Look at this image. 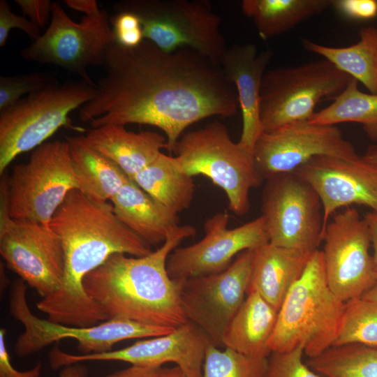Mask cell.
<instances>
[{"mask_svg": "<svg viewBox=\"0 0 377 377\" xmlns=\"http://www.w3.org/2000/svg\"><path fill=\"white\" fill-rule=\"evenodd\" d=\"M103 67L94 97L79 109L80 120L92 128L158 127L170 154L190 125L213 116L232 117L239 107L221 66L189 47L168 52L146 39L131 48L114 42Z\"/></svg>", "mask_w": 377, "mask_h": 377, "instance_id": "obj_1", "label": "cell"}, {"mask_svg": "<svg viewBox=\"0 0 377 377\" xmlns=\"http://www.w3.org/2000/svg\"><path fill=\"white\" fill-rule=\"evenodd\" d=\"M49 226L62 242L64 275L60 288L42 298L37 308L49 321L65 325L90 327L105 321V314L85 292V276L113 254L142 257L153 251L151 245L117 218L112 204L93 200L77 188L68 193Z\"/></svg>", "mask_w": 377, "mask_h": 377, "instance_id": "obj_2", "label": "cell"}, {"mask_svg": "<svg viewBox=\"0 0 377 377\" xmlns=\"http://www.w3.org/2000/svg\"><path fill=\"white\" fill-rule=\"evenodd\" d=\"M195 228L178 231L151 253L135 257L115 253L83 281L85 292L108 319H127L141 324L177 328L187 320L179 298L181 280L169 276V255Z\"/></svg>", "mask_w": 377, "mask_h": 377, "instance_id": "obj_3", "label": "cell"}, {"mask_svg": "<svg viewBox=\"0 0 377 377\" xmlns=\"http://www.w3.org/2000/svg\"><path fill=\"white\" fill-rule=\"evenodd\" d=\"M345 308L329 287L323 254L318 249L279 309L269 349L286 352L302 344L309 358L320 355L337 339Z\"/></svg>", "mask_w": 377, "mask_h": 377, "instance_id": "obj_4", "label": "cell"}, {"mask_svg": "<svg viewBox=\"0 0 377 377\" xmlns=\"http://www.w3.org/2000/svg\"><path fill=\"white\" fill-rule=\"evenodd\" d=\"M174 161L185 174L203 175L223 190L231 212L237 216L250 209L249 193L264 179L255 163L253 150L232 140L219 121L186 133L176 144Z\"/></svg>", "mask_w": 377, "mask_h": 377, "instance_id": "obj_5", "label": "cell"}, {"mask_svg": "<svg viewBox=\"0 0 377 377\" xmlns=\"http://www.w3.org/2000/svg\"><path fill=\"white\" fill-rule=\"evenodd\" d=\"M84 80L57 79L0 111V174L20 154L34 150L59 128L68 125L70 113L94 96Z\"/></svg>", "mask_w": 377, "mask_h": 377, "instance_id": "obj_6", "label": "cell"}, {"mask_svg": "<svg viewBox=\"0 0 377 377\" xmlns=\"http://www.w3.org/2000/svg\"><path fill=\"white\" fill-rule=\"evenodd\" d=\"M115 13L129 12L140 20L145 39L165 52L193 49L220 65L228 47L221 18L207 0H123Z\"/></svg>", "mask_w": 377, "mask_h": 377, "instance_id": "obj_7", "label": "cell"}, {"mask_svg": "<svg viewBox=\"0 0 377 377\" xmlns=\"http://www.w3.org/2000/svg\"><path fill=\"white\" fill-rule=\"evenodd\" d=\"M351 78L325 59L266 71L259 101L262 132L310 121L316 106L336 98Z\"/></svg>", "mask_w": 377, "mask_h": 377, "instance_id": "obj_8", "label": "cell"}, {"mask_svg": "<svg viewBox=\"0 0 377 377\" xmlns=\"http://www.w3.org/2000/svg\"><path fill=\"white\" fill-rule=\"evenodd\" d=\"M79 189L67 140L47 141L8 177L10 217L49 224L68 193Z\"/></svg>", "mask_w": 377, "mask_h": 377, "instance_id": "obj_9", "label": "cell"}, {"mask_svg": "<svg viewBox=\"0 0 377 377\" xmlns=\"http://www.w3.org/2000/svg\"><path fill=\"white\" fill-rule=\"evenodd\" d=\"M0 253L7 267L42 298L61 286L65 268L59 236L49 224L15 219L8 208V177L1 182Z\"/></svg>", "mask_w": 377, "mask_h": 377, "instance_id": "obj_10", "label": "cell"}, {"mask_svg": "<svg viewBox=\"0 0 377 377\" xmlns=\"http://www.w3.org/2000/svg\"><path fill=\"white\" fill-rule=\"evenodd\" d=\"M115 42L108 13L98 12L74 22L59 2L53 1L46 31L20 51L28 61L52 64L79 75L96 87L87 69L103 66L108 47Z\"/></svg>", "mask_w": 377, "mask_h": 377, "instance_id": "obj_11", "label": "cell"}, {"mask_svg": "<svg viewBox=\"0 0 377 377\" xmlns=\"http://www.w3.org/2000/svg\"><path fill=\"white\" fill-rule=\"evenodd\" d=\"M27 286L20 279L13 285L10 311L24 326L15 350L28 355L63 339L77 340L82 355L110 351L112 346L131 339H144L165 335L175 328L148 325L127 319L112 318L90 327L65 325L40 319L30 311L26 297Z\"/></svg>", "mask_w": 377, "mask_h": 377, "instance_id": "obj_12", "label": "cell"}, {"mask_svg": "<svg viewBox=\"0 0 377 377\" xmlns=\"http://www.w3.org/2000/svg\"><path fill=\"white\" fill-rule=\"evenodd\" d=\"M322 203L313 188L295 172L266 179L261 200L272 245L313 252L323 241Z\"/></svg>", "mask_w": 377, "mask_h": 377, "instance_id": "obj_13", "label": "cell"}, {"mask_svg": "<svg viewBox=\"0 0 377 377\" xmlns=\"http://www.w3.org/2000/svg\"><path fill=\"white\" fill-rule=\"evenodd\" d=\"M255 250L239 253L223 272L181 280L179 298L186 320L218 348H224L225 330L246 298Z\"/></svg>", "mask_w": 377, "mask_h": 377, "instance_id": "obj_14", "label": "cell"}, {"mask_svg": "<svg viewBox=\"0 0 377 377\" xmlns=\"http://www.w3.org/2000/svg\"><path fill=\"white\" fill-rule=\"evenodd\" d=\"M322 250L329 287L341 301L360 297L377 282L369 230L355 208L334 213L324 234Z\"/></svg>", "mask_w": 377, "mask_h": 377, "instance_id": "obj_15", "label": "cell"}, {"mask_svg": "<svg viewBox=\"0 0 377 377\" xmlns=\"http://www.w3.org/2000/svg\"><path fill=\"white\" fill-rule=\"evenodd\" d=\"M253 155L264 181L279 174L293 172L318 156L359 157L337 126L310 121L263 131L254 145Z\"/></svg>", "mask_w": 377, "mask_h": 377, "instance_id": "obj_16", "label": "cell"}, {"mask_svg": "<svg viewBox=\"0 0 377 377\" xmlns=\"http://www.w3.org/2000/svg\"><path fill=\"white\" fill-rule=\"evenodd\" d=\"M229 216L214 214L204 223L205 236L197 243L175 249L167 260V271L172 279L184 280L223 272L232 259L246 249L269 243L263 218L228 228Z\"/></svg>", "mask_w": 377, "mask_h": 377, "instance_id": "obj_17", "label": "cell"}, {"mask_svg": "<svg viewBox=\"0 0 377 377\" xmlns=\"http://www.w3.org/2000/svg\"><path fill=\"white\" fill-rule=\"evenodd\" d=\"M207 336L195 324L186 321L165 335L136 341L122 349L99 353L73 355L57 347L49 355L51 368L57 369L87 361H121L132 366L160 368L174 362L186 377H202Z\"/></svg>", "mask_w": 377, "mask_h": 377, "instance_id": "obj_18", "label": "cell"}, {"mask_svg": "<svg viewBox=\"0 0 377 377\" xmlns=\"http://www.w3.org/2000/svg\"><path fill=\"white\" fill-rule=\"evenodd\" d=\"M294 172L307 182L320 198L323 239L330 219L339 208L360 205L377 213V166L362 157L318 156Z\"/></svg>", "mask_w": 377, "mask_h": 377, "instance_id": "obj_19", "label": "cell"}, {"mask_svg": "<svg viewBox=\"0 0 377 377\" xmlns=\"http://www.w3.org/2000/svg\"><path fill=\"white\" fill-rule=\"evenodd\" d=\"M273 52H258L252 43L237 44L227 49L220 66L226 78L234 85L242 117L239 142L253 150L262 133L259 101L262 80Z\"/></svg>", "mask_w": 377, "mask_h": 377, "instance_id": "obj_20", "label": "cell"}, {"mask_svg": "<svg viewBox=\"0 0 377 377\" xmlns=\"http://www.w3.org/2000/svg\"><path fill=\"white\" fill-rule=\"evenodd\" d=\"M84 138L90 147L115 163L131 179L167 147L166 138L158 133H135L119 124L92 128Z\"/></svg>", "mask_w": 377, "mask_h": 377, "instance_id": "obj_21", "label": "cell"}, {"mask_svg": "<svg viewBox=\"0 0 377 377\" xmlns=\"http://www.w3.org/2000/svg\"><path fill=\"white\" fill-rule=\"evenodd\" d=\"M110 201L117 218L151 246L164 243L181 226L177 214L131 179Z\"/></svg>", "mask_w": 377, "mask_h": 377, "instance_id": "obj_22", "label": "cell"}, {"mask_svg": "<svg viewBox=\"0 0 377 377\" xmlns=\"http://www.w3.org/2000/svg\"><path fill=\"white\" fill-rule=\"evenodd\" d=\"M313 252L276 246L269 243L256 249L248 290H256L279 311Z\"/></svg>", "mask_w": 377, "mask_h": 377, "instance_id": "obj_23", "label": "cell"}, {"mask_svg": "<svg viewBox=\"0 0 377 377\" xmlns=\"http://www.w3.org/2000/svg\"><path fill=\"white\" fill-rule=\"evenodd\" d=\"M278 311L256 290H248L244 302L225 330L224 348L256 358H267L271 354L268 343Z\"/></svg>", "mask_w": 377, "mask_h": 377, "instance_id": "obj_24", "label": "cell"}, {"mask_svg": "<svg viewBox=\"0 0 377 377\" xmlns=\"http://www.w3.org/2000/svg\"><path fill=\"white\" fill-rule=\"evenodd\" d=\"M79 190L96 202L111 200L129 179L112 161L85 140L84 135L67 137Z\"/></svg>", "mask_w": 377, "mask_h": 377, "instance_id": "obj_25", "label": "cell"}, {"mask_svg": "<svg viewBox=\"0 0 377 377\" xmlns=\"http://www.w3.org/2000/svg\"><path fill=\"white\" fill-rule=\"evenodd\" d=\"M303 47L327 60L348 75L360 82L371 94H377V29L367 27L360 31V40L347 47H330L309 38Z\"/></svg>", "mask_w": 377, "mask_h": 377, "instance_id": "obj_26", "label": "cell"}, {"mask_svg": "<svg viewBox=\"0 0 377 377\" xmlns=\"http://www.w3.org/2000/svg\"><path fill=\"white\" fill-rule=\"evenodd\" d=\"M332 0H244L243 13L265 40L286 33L332 7Z\"/></svg>", "mask_w": 377, "mask_h": 377, "instance_id": "obj_27", "label": "cell"}, {"mask_svg": "<svg viewBox=\"0 0 377 377\" xmlns=\"http://www.w3.org/2000/svg\"><path fill=\"white\" fill-rule=\"evenodd\" d=\"M132 180L175 214L191 204L195 191L193 179L177 167L171 155L161 152Z\"/></svg>", "mask_w": 377, "mask_h": 377, "instance_id": "obj_28", "label": "cell"}, {"mask_svg": "<svg viewBox=\"0 0 377 377\" xmlns=\"http://www.w3.org/2000/svg\"><path fill=\"white\" fill-rule=\"evenodd\" d=\"M318 124H360L367 136L377 142V94H367L351 78L346 89L327 107L315 112L310 120Z\"/></svg>", "mask_w": 377, "mask_h": 377, "instance_id": "obj_29", "label": "cell"}, {"mask_svg": "<svg viewBox=\"0 0 377 377\" xmlns=\"http://www.w3.org/2000/svg\"><path fill=\"white\" fill-rule=\"evenodd\" d=\"M306 364L326 377H377V348L361 344L332 346Z\"/></svg>", "mask_w": 377, "mask_h": 377, "instance_id": "obj_30", "label": "cell"}, {"mask_svg": "<svg viewBox=\"0 0 377 377\" xmlns=\"http://www.w3.org/2000/svg\"><path fill=\"white\" fill-rule=\"evenodd\" d=\"M352 343L377 348V302L361 297L346 302L341 327L332 346Z\"/></svg>", "mask_w": 377, "mask_h": 377, "instance_id": "obj_31", "label": "cell"}, {"mask_svg": "<svg viewBox=\"0 0 377 377\" xmlns=\"http://www.w3.org/2000/svg\"><path fill=\"white\" fill-rule=\"evenodd\" d=\"M267 358H256L210 343L207 347L202 377H264Z\"/></svg>", "mask_w": 377, "mask_h": 377, "instance_id": "obj_32", "label": "cell"}, {"mask_svg": "<svg viewBox=\"0 0 377 377\" xmlns=\"http://www.w3.org/2000/svg\"><path fill=\"white\" fill-rule=\"evenodd\" d=\"M56 79L52 72H34L0 76V111L49 84Z\"/></svg>", "mask_w": 377, "mask_h": 377, "instance_id": "obj_33", "label": "cell"}, {"mask_svg": "<svg viewBox=\"0 0 377 377\" xmlns=\"http://www.w3.org/2000/svg\"><path fill=\"white\" fill-rule=\"evenodd\" d=\"M304 346L286 352H272L264 377H320L303 362Z\"/></svg>", "mask_w": 377, "mask_h": 377, "instance_id": "obj_34", "label": "cell"}, {"mask_svg": "<svg viewBox=\"0 0 377 377\" xmlns=\"http://www.w3.org/2000/svg\"><path fill=\"white\" fill-rule=\"evenodd\" d=\"M115 42L125 47H134L144 40L139 18L129 12L116 13L110 18Z\"/></svg>", "mask_w": 377, "mask_h": 377, "instance_id": "obj_35", "label": "cell"}, {"mask_svg": "<svg viewBox=\"0 0 377 377\" xmlns=\"http://www.w3.org/2000/svg\"><path fill=\"white\" fill-rule=\"evenodd\" d=\"M13 29H20L34 40L40 36V28L24 16L13 13L11 7L6 0L0 1V47L7 42L9 33Z\"/></svg>", "mask_w": 377, "mask_h": 377, "instance_id": "obj_36", "label": "cell"}, {"mask_svg": "<svg viewBox=\"0 0 377 377\" xmlns=\"http://www.w3.org/2000/svg\"><path fill=\"white\" fill-rule=\"evenodd\" d=\"M332 7L349 18L368 20L377 15L376 0H332Z\"/></svg>", "mask_w": 377, "mask_h": 377, "instance_id": "obj_37", "label": "cell"}, {"mask_svg": "<svg viewBox=\"0 0 377 377\" xmlns=\"http://www.w3.org/2000/svg\"><path fill=\"white\" fill-rule=\"evenodd\" d=\"M23 16L28 17L40 29L44 27L52 17V2L50 0H15Z\"/></svg>", "mask_w": 377, "mask_h": 377, "instance_id": "obj_38", "label": "cell"}, {"mask_svg": "<svg viewBox=\"0 0 377 377\" xmlns=\"http://www.w3.org/2000/svg\"><path fill=\"white\" fill-rule=\"evenodd\" d=\"M6 330H0V377H39L42 365L38 363L33 369L19 371L11 364L10 355L5 343Z\"/></svg>", "mask_w": 377, "mask_h": 377, "instance_id": "obj_39", "label": "cell"}, {"mask_svg": "<svg viewBox=\"0 0 377 377\" xmlns=\"http://www.w3.org/2000/svg\"><path fill=\"white\" fill-rule=\"evenodd\" d=\"M160 369L131 366L105 377H160Z\"/></svg>", "mask_w": 377, "mask_h": 377, "instance_id": "obj_40", "label": "cell"}, {"mask_svg": "<svg viewBox=\"0 0 377 377\" xmlns=\"http://www.w3.org/2000/svg\"><path fill=\"white\" fill-rule=\"evenodd\" d=\"M66 4L73 10L86 15L98 12L101 9L96 0H66Z\"/></svg>", "mask_w": 377, "mask_h": 377, "instance_id": "obj_41", "label": "cell"}, {"mask_svg": "<svg viewBox=\"0 0 377 377\" xmlns=\"http://www.w3.org/2000/svg\"><path fill=\"white\" fill-rule=\"evenodd\" d=\"M364 219H365L371 238V243L374 249L373 258L377 272V213L369 212L367 213Z\"/></svg>", "mask_w": 377, "mask_h": 377, "instance_id": "obj_42", "label": "cell"}, {"mask_svg": "<svg viewBox=\"0 0 377 377\" xmlns=\"http://www.w3.org/2000/svg\"><path fill=\"white\" fill-rule=\"evenodd\" d=\"M88 371L87 367L80 363L73 364L61 371L59 377H87Z\"/></svg>", "mask_w": 377, "mask_h": 377, "instance_id": "obj_43", "label": "cell"}, {"mask_svg": "<svg viewBox=\"0 0 377 377\" xmlns=\"http://www.w3.org/2000/svg\"><path fill=\"white\" fill-rule=\"evenodd\" d=\"M160 377H186L177 366L160 369Z\"/></svg>", "mask_w": 377, "mask_h": 377, "instance_id": "obj_44", "label": "cell"}, {"mask_svg": "<svg viewBox=\"0 0 377 377\" xmlns=\"http://www.w3.org/2000/svg\"><path fill=\"white\" fill-rule=\"evenodd\" d=\"M362 158L366 162L377 166V145L369 147Z\"/></svg>", "mask_w": 377, "mask_h": 377, "instance_id": "obj_45", "label": "cell"}, {"mask_svg": "<svg viewBox=\"0 0 377 377\" xmlns=\"http://www.w3.org/2000/svg\"><path fill=\"white\" fill-rule=\"evenodd\" d=\"M361 297L367 300L377 302V282L365 292Z\"/></svg>", "mask_w": 377, "mask_h": 377, "instance_id": "obj_46", "label": "cell"}]
</instances>
